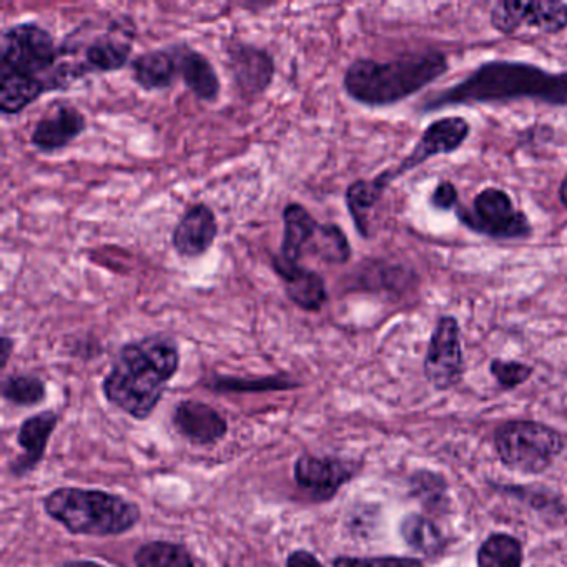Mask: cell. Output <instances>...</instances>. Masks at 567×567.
<instances>
[{"mask_svg": "<svg viewBox=\"0 0 567 567\" xmlns=\"http://www.w3.org/2000/svg\"><path fill=\"white\" fill-rule=\"evenodd\" d=\"M534 101L567 107V72H549L540 65L519 61H489L420 104L421 112H436L453 105L503 104Z\"/></svg>", "mask_w": 567, "mask_h": 567, "instance_id": "obj_1", "label": "cell"}, {"mask_svg": "<svg viewBox=\"0 0 567 567\" xmlns=\"http://www.w3.org/2000/svg\"><path fill=\"white\" fill-rule=\"evenodd\" d=\"M181 368L177 341L155 333L124 344L104 378L102 390L112 406L144 421L154 413L167 384Z\"/></svg>", "mask_w": 567, "mask_h": 567, "instance_id": "obj_2", "label": "cell"}, {"mask_svg": "<svg viewBox=\"0 0 567 567\" xmlns=\"http://www.w3.org/2000/svg\"><path fill=\"white\" fill-rule=\"evenodd\" d=\"M447 71L450 61L440 51L410 52L391 61L360 58L348 65L343 89L364 107H390L420 94Z\"/></svg>", "mask_w": 567, "mask_h": 567, "instance_id": "obj_3", "label": "cell"}, {"mask_svg": "<svg viewBox=\"0 0 567 567\" xmlns=\"http://www.w3.org/2000/svg\"><path fill=\"white\" fill-rule=\"evenodd\" d=\"M49 517L75 536H121L137 526L138 504L101 489L58 487L42 501Z\"/></svg>", "mask_w": 567, "mask_h": 567, "instance_id": "obj_4", "label": "cell"}, {"mask_svg": "<svg viewBox=\"0 0 567 567\" xmlns=\"http://www.w3.org/2000/svg\"><path fill=\"white\" fill-rule=\"evenodd\" d=\"M564 447L563 434L537 421H507L494 434V450L501 463L520 474L549 470Z\"/></svg>", "mask_w": 567, "mask_h": 567, "instance_id": "obj_5", "label": "cell"}, {"mask_svg": "<svg viewBox=\"0 0 567 567\" xmlns=\"http://www.w3.org/2000/svg\"><path fill=\"white\" fill-rule=\"evenodd\" d=\"M62 62L61 45L54 35L34 22H22L2 32L0 72L39 79L54 89V74Z\"/></svg>", "mask_w": 567, "mask_h": 567, "instance_id": "obj_6", "label": "cell"}, {"mask_svg": "<svg viewBox=\"0 0 567 567\" xmlns=\"http://www.w3.org/2000/svg\"><path fill=\"white\" fill-rule=\"evenodd\" d=\"M454 212L467 230L493 240H527L533 237V224L526 212L519 210L503 188H484L473 198L471 207L460 205Z\"/></svg>", "mask_w": 567, "mask_h": 567, "instance_id": "obj_7", "label": "cell"}, {"mask_svg": "<svg viewBox=\"0 0 567 567\" xmlns=\"http://www.w3.org/2000/svg\"><path fill=\"white\" fill-rule=\"evenodd\" d=\"M427 383L437 391L453 390L464 374L460 321L453 315L437 318L423 363Z\"/></svg>", "mask_w": 567, "mask_h": 567, "instance_id": "obj_8", "label": "cell"}, {"mask_svg": "<svg viewBox=\"0 0 567 567\" xmlns=\"http://www.w3.org/2000/svg\"><path fill=\"white\" fill-rule=\"evenodd\" d=\"M470 122L460 117V115H447V117L437 118L424 128L413 151L400 162L398 167L381 172L377 177L380 178L381 184L390 187L398 178L404 177L414 168L426 164L431 158L460 151L464 142L470 138Z\"/></svg>", "mask_w": 567, "mask_h": 567, "instance_id": "obj_9", "label": "cell"}, {"mask_svg": "<svg viewBox=\"0 0 567 567\" xmlns=\"http://www.w3.org/2000/svg\"><path fill=\"white\" fill-rule=\"evenodd\" d=\"M489 22L494 31L504 35L516 34L523 25L537 29L543 34L556 35L567 29V4L559 0H503L494 6Z\"/></svg>", "mask_w": 567, "mask_h": 567, "instance_id": "obj_10", "label": "cell"}, {"mask_svg": "<svg viewBox=\"0 0 567 567\" xmlns=\"http://www.w3.org/2000/svg\"><path fill=\"white\" fill-rule=\"evenodd\" d=\"M357 471L358 464L351 461L311 454H301L293 467L298 487L318 503L333 499L341 487L357 476Z\"/></svg>", "mask_w": 567, "mask_h": 567, "instance_id": "obj_11", "label": "cell"}, {"mask_svg": "<svg viewBox=\"0 0 567 567\" xmlns=\"http://www.w3.org/2000/svg\"><path fill=\"white\" fill-rule=\"evenodd\" d=\"M134 49V29L115 21L107 32L92 39L84 49V61L74 65L75 78L89 74H111L122 71L131 62Z\"/></svg>", "mask_w": 567, "mask_h": 567, "instance_id": "obj_12", "label": "cell"}, {"mask_svg": "<svg viewBox=\"0 0 567 567\" xmlns=\"http://www.w3.org/2000/svg\"><path fill=\"white\" fill-rule=\"evenodd\" d=\"M227 62L235 87L244 97H258L274 84L277 72L275 59L265 49L247 42H230L227 48Z\"/></svg>", "mask_w": 567, "mask_h": 567, "instance_id": "obj_13", "label": "cell"}, {"mask_svg": "<svg viewBox=\"0 0 567 567\" xmlns=\"http://www.w3.org/2000/svg\"><path fill=\"white\" fill-rule=\"evenodd\" d=\"M87 128V118L71 104L52 105L51 111L35 124L31 142L44 154L64 151Z\"/></svg>", "mask_w": 567, "mask_h": 567, "instance_id": "obj_14", "label": "cell"}, {"mask_svg": "<svg viewBox=\"0 0 567 567\" xmlns=\"http://www.w3.org/2000/svg\"><path fill=\"white\" fill-rule=\"evenodd\" d=\"M172 424L182 437L200 446L217 444L228 433L227 420L210 404L195 400L181 401L175 406Z\"/></svg>", "mask_w": 567, "mask_h": 567, "instance_id": "obj_15", "label": "cell"}, {"mask_svg": "<svg viewBox=\"0 0 567 567\" xmlns=\"http://www.w3.org/2000/svg\"><path fill=\"white\" fill-rule=\"evenodd\" d=\"M218 237V221L208 205L195 204L187 208L172 234V245L182 258L204 257Z\"/></svg>", "mask_w": 567, "mask_h": 567, "instance_id": "obj_16", "label": "cell"}, {"mask_svg": "<svg viewBox=\"0 0 567 567\" xmlns=\"http://www.w3.org/2000/svg\"><path fill=\"white\" fill-rule=\"evenodd\" d=\"M59 423V414L54 411H44V413L34 414L28 417L19 427L18 443L24 453L11 464V474L16 477L25 476L35 470L45 450H48L49 440L54 433Z\"/></svg>", "mask_w": 567, "mask_h": 567, "instance_id": "obj_17", "label": "cell"}, {"mask_svg": "<svg viewBox=\"0 0 567 567\" xmlns=\"http://www.w3.org/2000/svg\"><path fill=\"white\" fill-rule=\"evenodd\" d=\"M281 218H284V241H281L280 255L271 258V261L285 267H300L305 248L313 240L320 224L303 205L297 202H291L285 207Z\"/></svg>", "mask_w": 567, "mask_h": 567, "instance_id": "obj_18", "label": "cell"}, {"mask_svg": "<svg viewBox=\"0 0 567 567\" xmlns=\"http://www.w3.org/2000/svg\"><path fill=\"white\" fill-rule=\"evenodd\" d=\"M275 274L284 281L285 293L288 300L293 301L298 308L305 311L317 313L328 301L327 284L323 277L310 268L285 267V265L275 264Z\"/></svg>", "mask_w": 567, "mask_h": 567, "instance_id": "obj_19", "label": "cell"}, {"mask_svg": "<svg viewBox=\"0 0 567 567\" xmlns=\"http://www.w3.org/2000/svg\"><path fill=\"white\" fill-rule=\"evenodd\" d=\"M174 49L177 54L178 72L188 91L202 102H217L220 97L221 82L214 64L190 45L178 44L174 45Z\"/></svg>", "mask_w": 567, "mask_h": 567, "instance_id": "obj_20", "label": "cell"}, {"mask_svg": "<svg viewBox=\"0 0 567 567\" xmlns=\"http://www.w3.org/2000/svg\"><path fill=\"white\" fill-rule=\"evenodd\" d=\"M132 72H134L135 84L144 91L171 89L177 75H181L174 45L138 55L132 61Z\"/></svg>", "mask_w": 567, "mask_h": 567, "instance_id": "obj_21", "label": "cell"}, {"mask_svg": "<svg viewBox=\"0 0 567 567\" xmlns=\"http://www.w3.org/2000/svg\"><path fill=\"white\" fill-rule=\"evenodd\" d=\"M45 92H51V89L44 81L0 72V111L4 115L21 114Z\"/></svg>", "mask_w": 567, "mask_h": 567, "instance_id": "obj_22", "label": "cell"}, {"mask_svg": "<svg viewBox=\"0 0 567 567\" xmlns=\"http://www.w3.org/2000/svg\"><path fill=\"white\" fill-rule=\"evenodd\" d=\"M400 534L404 543L424 556L433 557L446 549V537L443 530L421 514H410L400 524Z\"/></svg>", "mask_w": 567, "mask_h": 567, "instance_id": "obj_23", "label": "cell"}, {"mask_svg": "<svg viewBox=\"0 0 567 567\" xmlns=\"http://www.w3.org/2000/svg\"><path fill=\"white\" fill-rule=\"evenodd\" d=\"M384 188L374 178L357 181L347 188V207L358 234L370 238V214L384 195Z\"/></svg>", "mask_w": 567, "mask_h": 567, "instance_id": "obj_24", "label": "cell"}, {"mask_svg": "<svg viewBox=\"0 0 567 567\" xmlns=\"http://www.w3.org/2000/svg\"><path fill=\"white\" fill-rule=\"evenodd\" d=\"M523 544L511 534H491L477 549V567L523 566Z\"/></svg>", "mask_w": 567, "mask_h": 567, "instance_id": "obj_25", "label": "cell"}, {"mask_svg": "<svg viewBox=\"0 0 567 567\" xmlns=\"http://www.w3.org/2000/svg\"><path fill=\"white\" fill-rule=\"evenodd\" d=\"M137 567H195L194 557L184 544L151 540L142 544L134 556Z\"/></svg>", "mask_w": 567, "mask_h": 567, "instance_id": "obj_26", "label": "cell"}, {"mask_svg": "<svg viewBox=\"0 0 567 567\" xmlns=\"http://www.w3.org/2000/svg\"><path fill=\"white\" fill-rule=\"evenodd\" d=\"M311 250L320 260L330 265H347L353 254L347 234L337 224H320L311 240Z\"/></svg>", "mask_w": 567, "mask_h": 567, "instance_id": "obj_27", "label": "cell"}, {"mask_svg": "<svg viewBox=\"0 0 567 567\" xmlns=\"http://www.w3.org/2000/svg\"><path fill=\"white\" fill-rule=\"evenodd\" d=\"M2 396L16 406H38L44 403L48 388L35 374H12L2 383Z\"/></svg>", "mask_w": 567, "mask_h": 567, "instance_id": "obj_28", "label": "cell"}, {"mask_svg": "<svg viewBox=\"0 0 567 567\" xmlns=\"http://www.w3.org/2000/svg\"><path fill=\"white\" fill-rule=\"evenodd\" d=\"M300 384L295 383L291 378L288 377H267V378H255V380H245V378L234 377H215L212 378L207 383V388L210 390L220 391V393H251V391H281V390H293Z\"/></svg>", "mask_w": 567, "mask_h": 567, "instance_id": "obj_29", "label": "cell"}, {"mask_svg": "<svg viewBox=\"0 0 567 567\" xmlns=\"http://www.w3.org/2000/svg\"><path fill=\"white\" fill-rule=\"evenodd\" d=\"M411 494L430 509H444L446 507L447 484L441 474L433 471H416L410 477Z\"/></svg>", "mask_w": 567, "mask_h": 567, "instance_id": "obj_30", "label": "cell"}, {"mask_svg": "<svg viewBox=\"0 0 567 567\" xmlns=\"http://www.w3.org/2000/svg\"><path fill=\"white\" fill-rule=\"evenodd\" d=\"M489 371L503 390H516L533 377L534 368L530 364L520 363V361L494 358L489 363Z\"/></svg>", "mask_w": 567, "mask_h": 567, "instance_id": "obj_31", "label": "cell"}, {"mask_svg": "<svg viewBox=\"0 0 567 567\" xmlns=\"http://www.w3.org/2000/svg\"><path fill=\"white\" fill-rule=\"evenodd\" d=\"M334 567H424L414 557H348L341 556L333 560Z\"/></svg>", "mask_w": 567, "mask_h": 567, "instance_id": "obj_32", "label": "cell"}, {"mask_svg": "<svg viewBox=\"0 0 567 567\" xmlns=\"http://www.w3.org/2000/svg\"><path fill=\"white\" fill-rule=\"evenodd\" d=\"M430 205L437 212L456 210L460 207V192L450 181H441L430 197Z\"/></svg>", "mask_w": 567, "mask_h": 567, "instance_id": "obj_33", "label": "cell"}, {"mask_svg": "<svg viewBox=\"0 0 567 567\" xmlns=\"http://www.w3.org/2000/svg\"><path fill=\"white\" fill-rule=\"evenodd\" d=\"M287 567H324L310 550H293L287 557Z\"/></svg>", "mask_w": 567, "mask_h": 567, "instance_id": "obj_34", "label": "cell"}, {"mask_svg": "<svg viewBox=\"0 0 567 567\" xmlns=\"http://www.w3.org/2000/svg\"><path fill=\"white\" fill-rule=\"evenodd\" d=\"M12 351H14V341H12L11 337L4 334L2 340H0V357H2V363H0V367H2V370L8 367L9 360H11Z\"/></svg>", "mask_w": 567, "mask_h": 567, "instance_id": "obj_35", "label": "cell"}, {"mask_svg": "<svg viewBox=\"0 0 567 567\" xmlns=\"http://www.w3.org/2000/svg\"><path fill=\"white\" fill-rule=\"evenodd\" d=\"M59 567H105L94 560H68Z\"/></svg>", "mask_w": 567, "mask_h": 567, "instance_id": "obj_36", "label": "cell"}, {"mask_svg": "<svg viewBox=\"0 0 567 567\" xmlns=\"http://www.w3.org/2000/svg\"><path fill=\"white\" fill-rule=\"evenodd\" d=\"M557 194H559V200L563 207L567 208V174L564 175L563 181H560L559 192H557Z\"/></svg>", "mask_w": 567, "mask_h": 567, "instance_id": "obj_37", "label": "cell"}]
</instances>
